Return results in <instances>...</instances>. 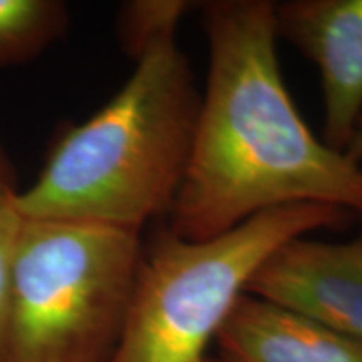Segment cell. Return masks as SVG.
<instances>
[{"instance_id":"1","label":"cell","mask_w":362,"mask_h":362,"mask_svg":"<svg viewBox=\"0 0 362 362\" xmlns=\"http://www.w3.org/2000/svg\"><path fill=\"white\" fill-rule=\"evenodd\" d=\"M198 12L210 67L166 226L200 242L304 203L362 218V165L312 133L284 83L275 2L206 0Z\"/></svg>"},{"instance_id":"2","label":"cell","mask_w":362,"mask_h":362,"mask_svg":"<svg viewBox=\"0 0 362 362\" xmlns=\"http://www.w3.org/2000/svg\"><path fill=\"white\" fill-rule=\"evenodd\" d=\"M136 62L101 110L66 131L12 206L24 220L93 223L141 233L170 216L200 112L189 59L166 40Z\"/></svg>"},{"instance_id":"3","label":"cell","mask_w":362,"mask_h":362,"mask_svg":"<svg viewBox=\"0 0 362 362\" xmlns=\"http://www.w3.org/2000/svg\"><path fill=\"white\" fill-rule=\"evenodd\" d=\"M357 220L336 206L264 211L220 237L192 242L160 228L144 245L121 336L107 362H205L235 302L280 245Z\"/></svg>"},{"instance_id":"4","label":"cell","mask_w":362,"mask_h":362,"mask_svg":"<svg viewBox=\"0 0 362 362\" xmlns=\"http://www.w3.org/2000/svg\"><path fill=\"white\" fill-rule=\"evenodd\" d=\"M141 233L21 218L11 265L7 362H107L141 260Z\"/></svg>"},{"instance_id":"5","label":"cell","mask_w":362,"mask_h":362,"mask_svg":"<svg viewBox=\"0 0 362 362\" xmlns=\"http://www.w3.org/2000/svg\"><path fill=\"white\" fill-rule=\"evenodd\" d=\"M245 292L362 342V232L346 242L288 240L259 267Z\"/></svg>"},{"instance_id":"6","label":"cell","mask_w":362,"mask_h":362,"mask_svg":"<svg viewBox=\"0 0 362 362\" xmlns=\"http://www.w3.org/2000/svg\"><path fill=\"white\" fill-rule=\"evenodd\" d=\"M275 25L319 69L322 141L346 153L362 117V0L275 2Z\"/></svg>"},{"instance_id":"7","label":"cell","mask_w":362,"mask_h":362,"mask_svg":"<svg viewBox=\"0 0 362 362\" xmlns=\"http://www.w3.org/2000/svg\"><path fill=\"white\" fill-rule=\"evenodd\" d=\"M215 342L225 362H362V342L247 292Z\"/></svg>"},{"instance_id":"8","label":"cell","mask_w":362,"mask_h":362,"mask_svg":"<svg viewBox=\"0 0 362 362\" xmlns=\"http://www.w3.org/2000/svg\"><path fill=\"white\" fill-rule=\"evenodd\" d=\"M67 24L69 12L59 0H0V67L37 57Z\"/></svg>"},{"instance_id":"9","label":"cell","mask_w":362,"mask_h":362,"mask_svg":"<svg viewBox=\"0 0 362 362\" xmlns=\"http://www.w3.org/2000/svg\"><path fill=\"white\" fill-rule=\"evenodd\" d=\"M200 8L192 0H131L117 16V35L124 52L134 61L155 45L175 40L181 21Z\"/></svg>"},{"instance_id":"10","label":"cell","mask_w":362,"mask_h":362,"mask_svg":"<svg viewBox=\"0 0 362 362\" xmlns=\"http://www.w3.org/2000/svg\"><path fill=\"white\" fill-rule=\"evenodd\" d=\"M21 216L12 203L0 208V362H7V319L8 288H11V265Z\"/></svg>"},{"instance_id":"11","label":"cell","mask_w":362,"mask_h":362,"mask_svg":"<svg viewBox=\"0 0 362 362\" xmlns=\"http://www.w3.org/2000/svg\"><path fill=\"white\" fill-rule=\"evenodd\" d=\"M17 193H19V188H17L16 168H13L6 148L0 143V208L12 203Z\"/></svg>"},{"instance_id":"12","label":"cell","mask_w":362,"mask_h":362,"mask_svg":"<svg viewBox=\"0 0 362 362\" xmlns=\"http://www.w3.org/2000/svg\"><path fill=\"white\" fill-rule=\"evenodd\" d=\"M346 155L352 161H356L357 165H362V117L359 119V123H357L354 136H352L349 146L346 149Z\"/></svg>"},{"instance_id":"13","label":"cell","mask_w":362,"mask_h":362,"mask_svg":"<svg viewBox=\"0 0 362 362\" xmlns=\"http://www.w3.org/2000/svg\"><path fill=\"white\" fill-rule=\"evenodd\" d=\"M205 362H225V361L220 359V357H208Z\"/></svg>"}]
</instances>
